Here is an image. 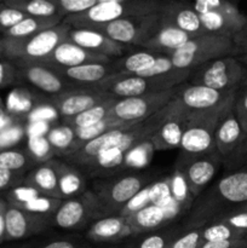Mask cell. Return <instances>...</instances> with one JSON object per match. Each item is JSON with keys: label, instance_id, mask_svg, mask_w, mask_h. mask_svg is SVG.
Wrapping results in <instances>:
<instances>
[{"label": "cell", "instance_id": "1", "mask_svg": "<svg viewBox=\"0 0 247 248\" xmlns=\"http://www.w3.org/2000/svg\"><path fill=\"white\" fill-rule=\"evenodd\" d=\"M247 202V167L229 171L198 196L184 229H199L234 212Z\"/></svg>", "mask_w": 247, "mask_h": 248}, {"label": "cell", "instance_id": "2", "mask_svg": "<svg viewBox=\"0 0 247 248\" xmlns=\"http://www.w3.org/2000/svg\"><path fill=\"white\" fill-rule=\"evenodd\" d=\"M234 99L235 97L220 106L210 109L189 110L186 127L179 145L181 155L178 162L188 161L194 157L216 152L215 131L225 111L232 106Z\"/></svg>", "mask_w": 247, "mask_h": 248}, {"label": "cell", "instance_id": "3", "mask_svg": "<svg viewBox=\"0 0 247 248\" xmlns=\"http://www.w3.org/2000/svg\"><path fill=\"white\" fill-rule=\"evenodd\" d=\"M190 73L191 69H176L167 74L155 77H138L127 73H115L92 87L108 92L119 99L128 98L173 89L186 82Z\"/></svg>", "mask_w": 247, "mask_h": 248}, {"label": "cell", "instance_id": "4", "mask_svg": "<svg viewBox=\"0 0 247 248\" xmlns=\"http://www.w3.org/2000/svg\"><path fill=\"white\" fill-rule=\"evenodd\" d=\"M70 28L69 24L62 21L57 26L44 29L28 38H1L0 58L14 63L45 61L60 44L68 40Z\"/></svg>", "mask_w": 247, "mask_h": 248}, {"label": "cell", "instance_id": "5", "mask_svg": "<svg viewBox=\"0 0 247 248\" xmlns=\"http://www.w3.org/2000/svg\"><path fill=\"white\" fill-rule=\"evenodd\" d=\"M165 4L166 2L161 0L101 1L82 14L64 17L63 22L69 24L72 28H93L124 17L159 12Z\"/></svg>", "mask_w": 247, "mask_h": 248}, {"label": "cell", "instance_id": "6", "mask_svg": "<svg viewBox=\"0 0 247 248\" xmlns=\"http://www.w3.org/2000/svg\"><path fill=\"white\" fill-rule=\"evenodd\" d=\"M246 72V67L236 56H225L194 68L186 82L234 93L241 89Z\"/></svg>", "mask_w": 247, "mask_h": 248}, {"label": "cell", "instance_id": "7", "mask_svg": "<svg viewBox=\"0 0 247 248\" xmlns=\"http://www.w3.org/2000/svg\"><path fill=\"white\" fill-rule=\"evenodd\" d=\"M152 177L148 173L126 174L111 181L98 183L93 194L98 202L99 216L121 215L131 200L136 198L143 189L149 186Z\"/></svg>", "mask_w": 247, "mask_h": 248}, {"label": "cell", "instance_id": "8", "mask_svg": "<svg viewBox=\"0 0 247 248\" xmlns=\"http://www.w3.org/2000/svg\"><path fill=\"white\" fill-rule=\"evenodd\" d=\"M176 69H191L216 58L236 56L232 38L216 34L194 36L182 47L169 55Z\"/></svg>", "mask_w": 247, "mask_h": 248}, {"label": "cell", "instance_id": "9", "mask_svg": "<svg viewBox=\"0 0 247 248\" xmlns=\"http://www.w3.org/2000/svg\"><path fill=\"white\" fill-rule=\"evenodd\" d=\"M191 7L199 14L207 34L232 39L247 26V16L232 0H193Z\"/></svg>", "mask_w": 247, "mask_h": 248}, {"label": "cell", "instance_id": "10", "mask_svg": "<svg viewBox=\"0 0 247 248\" xmlns=\"http://www.w3.org/2000/svg\"><path fill=\"white\" fill-rule=\"evenodd\" d=\"M161 24L159 11L154 14L124 17L90 29H96L106 34L115 43L127 47H142L159 31Z\"/></svg>", "mask_w": 247, "mask_h": 248}, {"label": "cell", "instance_id": "11", "mask_svg": "<svg viewBox=\"0 0 247 248\" xmlns=\"http://www.w3.org/2000/svg\"><path fill=\"white\" fill-rule=\"evenodd\" d=\"M177 93L178 86L143 96L116 99L109 116L124 123H139L164 109L176 98Z\"/></svg>", "mask_w": 247, "mask_h": 248}, {"label": "cell", "instance_id": "12", "mask_svg": "<svg viewBox=\"0 0 247 248\" xmlns=\"http://www.w3.org/2000/svg\"><path fill=\"white\" fill-rule=\"evenodd\" d=\"M101 218L93 191H84L80 195L63 200L52 216V227L63 230H80Z\"/></svg>", "mask_w": 247, "mask_h": 248}, {"label": "cell", "instance_id": "13", "mask_svg": "<svg viewBox=\"0 0 247 248\" xmlns=\"http://www.w3.org/2000/svg\"><path fill=\"white\" fill-rule=\"evenodd\" d=\"M52 227V218L36 215L7 203L5 212V240L28 239Z\"/></svg>", "mask_w": 247, "mask_h": 248}, {"label": "cell", "instance_id": "14", "mask_svg": "<svg viewBox=\"0 0 247 248\" xmlns=\"http://www.w3.org/2000/svg\"><path fill=\"white\" fill-rule=\"evenodd\" d=\"M222 164L223 159L217 150L202 156L194 157L188 161L178 162L186 188L194 198H198L205 191Z\"/></svg>", "mask_w": 247, "mask_h": 248}, {"label": "cell", "instance_id": "15", "mask_svg": "<svg viewBox=\"0 0 247 248\" xmlns=\"http://www.w3.org/2000/svg\"><path fill=\"white\" fill-rule=\"evenodd\" d=\"M189 110L178 98H174L169 106V113L162 125L149 140L155 150H171L179 148Z\"/></svg>", "mask_w": 247, "mask_h": 248}, {"label": "cell", "instance_id": "16", "mask_svg": "<svg viewBox=\"0 0 247 248\" xmlns=\"http://www.w3.org/2000/svg\"><path fill=\"white\" fill-rule=\"evenodd\" d=\"M18 78L44 93L57 96L73 89L72 84L56 70L40 62H16Z\"/></svg>", "mask_w": 247, "mask_h": 248}, {"label": "cell", "instance_id": "17", "mask_svg": "<svg viewBox=\"0 0 247 248\" xmlns=\"http://www.w3.org/2000/svg\"><path fill=\"white\" fill-rule=\"evenodd\" d=\"M113 97L108 92L94 87H73L63 93L53 96L52 103L60 115L65 120Z\"/></svg>", "mask_w": 247, "mask_h": 248}, {"label": "cell", "instance_id": "18", "mask_svg": "<svg viewBox=\"0 0 247 248\" xmlns=\"http://www.w3.org/2000/svg\"><path fill=\"white\" fill-rule=\"evenodd\" d=\"M133 124L136 123H131L128 125L123 126V127L111 130L109 132H106L103 135L98 136V137L93 138V140H89V142L85 143L77 150L70 153V154L64 155L65 162L75 167L92 165V162L96 161L98 157H101L102 155L108 153L111 148L115 147L119 140L124 136L125 131L130 126H132Z\"/></svg>", "mask_w": 247, "mask_h": 248}, {"label": "cell", "instance_id": "19", "mask_svg": "<svg viewBox=\"0 0 247 248\" xmlns=\"http://www.w3.org/2000/svg\"><path fill=\"white\" fill-rule=\"evenodd\" d=\"M169 106L170 103L164 109L157 111L156 114H154L150 118L130 126L125 131L123 137L116 143L115 147L111 148L108 153L114 152V155L116 157H120L123 155L127 154L131 149L137 147L139 143L149 140L156 133V131L159 130L160 126L162 125L164 120L166 119L167 113H169Z\"/></svg>", "mask_w": 247, "mask_h": 248}, {"label": "cell", "instance_id": "20", "mask_svg": "<svg viewBox=\"0 0 247 248\" xmlns=\"http://www.w3.org/2000/svg\"><path fill=\"white\" fill-rule=\"evenodd\" d=\"M86 239L94 244H116L133 237L127 216H106L93 220L86 230Z\"/></svg>", "mask_w": 247, "mask_h": 248}, {"label": "cell", "instance_id": "21", "mask_svg": "<svg viewBox=\"0 0 247 248\" xmlns=\"http://www.w3.org/2000/svg\"><path fill=\"white\" fill-rule=\"evenodd\" d=\"M68 40L75 45L90 51V52L98 53L106 57L115 60L123 57L127 46L115 43L106 34L90 28H70L68 33Z\"/></svg>", "mask_w": 247, "mask_h": 248}, {"label": "cell", "instance_id": "22", "mask_svg": "<svg viewBox=\"0 0 247 248\" xmlns=\"http://www.w3.org/2000/svg\"><path fill=\"white\" fill-rule=\"evenodd\" d=\"M236 92H222L201 85H190L188 82L179 85L177 98L188 110H203L220 106L232 99Z\"/></svg>", "mask_w": 247, "mask_h": 248}, {"label": "cell", "instance_id": "23", "mask_svg": "<svg viewBox=\"0 0 247 248\" xmlns=\"http://www.w3.org/2000/svg\"><path fill=\"white\" fill-rule=\"evenodd\" d=\"M161 23L172 26L191 36H200L207 34L201 23L200 16L191 7V5L181 1H169L160 10Z\"/></svg>", "mask_w": 247, "mask_h": 248}, {"label": "cell", "instance_id": "24", "mask_svg": "<svg viewBox=\"0 0 247 248\" xmlns=\"http://www.w3.org/2000/svg\"><path fill=\"white\" fill-rule=\"evenodd\" d=\"M113 61L111 58L90 52L73 44L72 41L65 40L60 44L45 61H41L40 63L50 65V67L70 68L86 64V63H110Z\"/></svg>", "mask_w": 247, "mask_h": 248}, {"label": "cell", "instance_id": "25", "mask_svg": "<svg viewBox=\"0 0 247 248\" xmlns=\"http://www.w3.org/2000/svg\"><path fill=\"white\" fill-rule=\"evenodd\" d=\"M232 106L225 111L215 131L216 150L222 156L223 161L236 150L247 136L235 116Z\"/></svg>", "mask_w": 247, "mask_h": 248}, {"label": "cell", "instance_id": "26", "mask_svg": "<svg viewBox=\"0 0 247 248\" xmlns=\"http://www.w3.org/2000/svg\"><path fill=\"white\" fill-rule=\"evenodd\" d=\"M50 67V65H48ZM64 78L70 84L82 85L85 87H92L106 79L111 74H115L116 68L114 61L110 63H86L70 68L51 67Z\"/></svg>", "mask_w": 247, "mask_h": 248}, {"label": "cell", "instance_id": "27", "mask_svg": "<svg viewBox=\"0 0 247 248\" xmlns=\"http://www.w3.org/2000/svg\"><path fill=\"white\" fill-rule=\"evenodd\" d=\"M23 182L24 186L35 189L40 195L61 199L58 174L53 161H45L34 167Z\"/></svg>", "mask_w": 247, "mask_h": 248}, {"label": "cell", "instance_id": "28", "mask_svg": "<svg viewBox=\"0 0 247 248\" xmlns=\"http://www.w3.org/2000/svg\"><path fill=\"white\" fill-rule=\"evenodd\" d=\"M191 38H194V36L176 28V27L161 24L159 31L140 48L150 51V52L171 55L174 51L178 50L179 47H182L184 44L188 43Z\"/></svg>", "mask_w": 247, "mask_h": 248}, {"label": "cell", "instance_id": "29", "mask_svg": "<svg viewBox=\"0 0 247 248\" xmlns=\"http://www.w3.org/2000/svg\"><path fill=\"white\" fill-rule=\"evenodd\" d=\"M166 211L160 206H147L127 216L133 236L154 232L170 224Z\"/></svg>", "mask_w": 247, "mask_h": 248}, {"label": "cell", "instance_id": "30", "mask_svg": "<svg viewBox=\"0 0 247 248\" xmlns=\"http://www.w3.org/2000/svg\"><path fill=\"white\" fill-rule=\"evenodd\" d=\"M53 162H55L56 171L58 174L61 199L67 200V199L74 198L84 193L86 182L81 172L68 162L57 161V160Z\"/></svg>", "mask_w": 247, "mask_h": 248}, {"label": "cell", "instance_id": "31", "mask_svg": "<svg viewBox=\"0 0 247 248\" xmlns=\"http://www.w3.org/2000/svg\"><path fill=\"white\" fill-rule=\"evenodd\" d=\"M183 225H166L164 228L145 232V234L133 236V240L128 242L124 248H166L174 237L184 232Z\"/></svg>", "mask_w": 247, "mask_h": 248}, {"label": "cell", "instance_id": "32", "mask_svg": "<svg viewBox=\"0 0 247 248\" xmlns=\"http://www.w3.org/2000/svg\"><path fill=\"white\" fill-rule=\"evenodd\" d=\"M63 21V17H50V18H41V17H31L27 16L26 18L22 19L19 23L10 28L5 33H2V38H11V39H22L28 38V36L34 35L44 29L51 28L53 26H57L58 23Z\"/></svg>", "mask_w": 247, "mask_h": 248}, {"label": "cell", "instance_id": "33", "mask_svg": "<svg viewBox=\"0 0 247 248\" xmlns=\"http://www.w3.org/2000/svg\"><path fill=\"white\" fill-rule=\"evenodd\" d=\"M131 123H124V121L116 120V119L110 118V116H107L104 120H102L101 123L96 124L93 126H90V127L85 128H77L75 131V138L73 140L72 145L67 149V152L63 153V155L70 154V153L75 152V150L79 149L80 147L87 143L89 140H93V138L98 137V136L103 135V133L109 132L111 130H115V128L123 127V126L128 125Z\"/></svg>", "mask_w": 247, "mask_h": 248}, {"label": "cell", "instance_id": "34", "mask_svg": "<svg viewBox=\"0 0 247 248\" xmlns=\"http://www.w3.org/2000/svg\"><path fill=\"white\" fill-rule=\"evenodd\" d=\"M116 99L119 98H116V97L109 98L107 101L101 102L97 106L92 107V108L87 109V110L82 111V113L77 114V115L73 116V118L65 119L64 125L69 126L73 130L90 127V126L96 125V124L101 123L102 120H104L109 115L110 109L113 108Z\"/></svg>", "mask_w": 247, "mask_h": 248}, {"label": "cell", "instance_id": "35", "mask_svg": "<svg viewBox=\"0 0 247 248\" xmlns=\"http://www.w3.org/2000/svg\"><path fill=\"white\" fill-rule=\"evenodd\" d=\"M159 55L160 53L150 52L142 48L140 51H135L125 57L123 56L120 58H116V61H114V64L118 73L138 74V73L149 69L156 62Z\"/></svg>", "mask_w": 247, "mask_h": 248}, {"label": "cell", "instance_id": "36", "mask_svg": "<svg viewBox=\"0 0 247 248\" xmlns=\"http://www.w3.org/2000/svg\"><path fill=\"white\" fill-rule=\"evenodd\" d=\"M5 4L18 9L19 11L31 17H41V18L63 17L55 2L51 0H6Z\"/></svg>", "mask_w": 247, "mask_h": 248}, {"label": "cell", "instance_id": "37", "mask_svg": "<svg viewBox=\"0 0 247 248\" xmlns=\"http://www.w3.org/2000/svg\"><path fill=\"white\" fill-rule=\"evenodd\" d=\"M34 165V159L28 152L18 148H5L0 150V169L24 173Z\"/></svg>", "mask_w": 247, "mask_h": 248}, {"label": "cell", "instance_id": "38", "mask_svg": "<svg viewBox=\"0 0 247 248\" xmlns=\"http://www.w3.org/2000/svg\"><path fill=\"white\" fill-rule=\"evenodd\" d=\"M202 241H222V240H247L237 230L222 222H213L201 228Z\"/></svg>", "mask_w": 247, "mask_h": 248}, {"label": "cell", "instance_id": "39", "mask_svg": "<svg viewBox=\"0 0 247 248\" xmlns=\"http://www.w3.org/2000/svg\"><path fill=\"white\" fill-rule=\"evenodd\" d=\"M62 201L63 200H61V199L39 195L36 196V198H34L33 200L28 201V202L26 203H22V205L17 206V207L23 208V210L28 211V212L36 213V215L46 216V217L52 218V216L55 215L56 210L60 207Z\"/></svg>", "mask_w": 247, "mask_h": 248}, {"label": "cell", "instance_id": "40", "mask_svg": "<svg viewBox=\"0 0 247 248\" xmlns=\"http://www.w3.org/2000/svg\"><path fill=\"white\" fill-rule=\"evenodd\" d=\"M75 138V131L69 126L64 125L61 127L53 128L47 135V140L53 148L61 150L62 153L67 152L68 148L72 145Z\"/></svg>", "mask_w": 247, "mask_h": 248}, {"label": "cell", "instance_id": "41", "mask_svg": "<svg viewBox=\"0 0 247 248\" xmlns=\"http://www.w3.org/2000/svg\"><path fill=\"white\" fill-rule=\"evenodd\" d=\"M56 4L63 17L79 15L87 11L98 2V0H51Z\"/></svg>", "mask_w": 247, "mask_h": 248}, {"label": "cell", "instance_id": "42", "mask_svg": "<svg viewBox=\"0 0 247 248\" xmlns=\"http://www.w3.org/2000/svg\"><path fill=\"white\" fill-rule=\"evenodd\" d=\"M202 242L201 228L185 229L178 236L174 237L166 248H199Z\"/></svg>", "mask_w": 247, "mask_h": 248}, {"label": "cell", "instance_id": "43", "mask_svg": "<svg viewBox=\"0 0 247 248\" xmlns=\"http://www.w3.org/2000/svg\"><path fill=\"white\" fill-rule=\"evenodd\" d=\"M26 17L27 15L24 12L19 11L18 9H15L5 2H1L0 4V31L5 33Z\"/></svg>", "mask_w": 247, "mask_h": 248}, {"label": "cell", "instance_id": "44", "mask_svg": "<svg viewBox=\"0 0 247 248\" xmlns=\"http://www.w3.org/2000/svg\"><path fill=\"white\" fill-rule=\"evenodd\" d=\"M223 164L229 171L247 167V136L241 144L236 148V150L223 161Z\"/></svg>", "mask_w": 247, "mask_h": 248}, {"label": "cell", "instance_id": "45", "mask_svg": "<svg viewBox=\"0 0 247 248\" xmlns=\"http://www.w3.org/2000/svg\"><path fill=\"white\" fill-rule=\"evenodd\" d=\"M232 109L242 130L247 135V89H240L236 92Z\"/></svg>", "mask_w": 247, "mask_h": 248}, {"label": "cell", "instance_id": "46", "mask_svg": "<svg viewBox=\"0 0 247 248\" xmlns=\"http://www.w3.org/2000/svg\"><path fill=\"white\" fill-rule=\"evenodd\" d=\"M172 70H176V68L172 64L171 57L169 55H162L160 53L159 57H157L156 62L149 68V69L144 70L142 73H138V77H155V75H162L167 74V73L172 72Z\"/></svg>", "mask_w": 247, "mask_h": 248}, {"label": "cell", "instance_id": "47", "mask_svg": "<svg viewBox=\"0 0 247 248\" xmlns=\"http://www.w3.org/2000/svg\"><path fill=\"white\" fill-rule=\"evenodd\" d=\"M216 222H222L241 232L247 239V212H230Z\"/></svg>", "mask_w": 247, "mask_h": 248}, {"label": "cell", "instance_id": "48", "mask_svg": "<svg viewBox=\"0 0 247 248\" xmlns=\"http://www.w3.org/2000/svg\"><path fill=\"white\" fill-rule=\"evenodd\" d=\"M18 79V69L11 61L0 58V89L10 86Z\"/></svg>", "mask_w": 247, "mask_h": 248}, {"label": "cell", "instance_id": "49", "mask_svg": "<svg viewBox=\"0 0 247 248\" xmlns=\"http://www.w3.org/2000/svg\"><path fill=\"white\" fill-rule=\"evenodd\" d=\"M24 173H19V172H12L9 170L0 169V191H4L6 189L15 186L21 182L24 181Z\"/></svg>", "mask_w": 247, "mask_h": 248}, {"label": "cell", "instance_id": "50", "mask_svg": "<svg viewBox=\"0 0 247 248\" xmlns=\"http://www.w3.org/2000/svg\"><path fill=\"white\" fill-rule=\"evenodd\" d=\"M199 248H247V240H222L205 241Z\"/></svg>", "mask_w": 247, "mask_h": 248}, {"label": "cell", "instance_id": "51", "mask_svg": "<svg viewBox=\"0 0 247 248\" xmlns=\"http://www.w3.org/2000/svg\"><path fill=\"white\" fill-rule=\"evenodd\" d=\"M35 248H90L80 240H70V239H61L53 240V241L47 242L40 247Z\"/></svg>", "mask_w": 247, "mask_h": 248}, {"label": "cell", "instance_id": "52", "mask_svg": "<svg viewBox=\"0 0 247 248\" xmlns=\"http://www.w3.org/2000/svg\"><path fill=\"white\" fill-rule=\"evenodd\" d=\"M21 130L18 127H6L0 132V150L5 149V147L12 144L18 140L21 135Z\"/></svg>", "mask_w": 247, "mask_h": 248}, {"label": "cell", "instance_id": "53", "mask_svg": "<svg viewBox=\"0 0 247 248\" xmlns=\"http://www.w3.org/2000/svg\"><path fill=\"white\" fill-rule=\"evenodd\" d=\"M232 41L236 50V56L247 55V26L232 38Z\"/></svg>", "mask_w": 247, "mask_h": 248}, {"label": "cell", "instance_id": "54", "mask_svg": "<svg viewBox=\"0 0 247 248\" xmlns=\"http://www.w3.org/2000/svg\"><path fill=\"white\" fill-rule=\"evenodd\" d=\"M7 208V201L0 199V244L5 240V212Z\"/></svg>", "mask_w": 247, "mask_h": 248}, {"label": "cell", "instance_id": "55", "mask_svg": "<svg viewBox=\"0 0 247 248\" xmlns=\"http://www.w3.org/2000/svg\"><path fill=\"white\" fill-rule=\"evenodd\" d=\"M236 57L239 58V60L241 61L242 63H244V65H245V67H246V69H247V55H245V56H236ZM241 89H247V72H246V77H245L244 82H242Z\"/></svg>", "mask_w": 247, "mask_h": 248}, {"label": "cell", "instance_id": "56", "mask_svg": "<svg viewBox=\"0 0 247 248\" xmlns=\"http://www.w3.org/2000/svg\"><path fill=\"white\" fill-rule=\"evenodd\" d=\"M234 212H247V202L242 205L240 208H237L236 211H234Z\"/></svg>", "mask_w": 247, "mask_h": 248}, {"label": "cell", "instance_id": "57", "mask_svg": "<svg viewBox=\"0 0 247 248\" xmlns=\"http://www.w3.org/2000/svg\"><path fill=\"white\" fill-rule=\"evenodd\" d=\"M101 1H123V0H98V2Z\"/></svg>", "mask_w": 247, "mask_h": 248}, {"label": "cell", "instance_id": "58", "mask_svg": "<svg viewBox=\"0 0 247 248\" xmlns=\"http://www.w3.org/2000/svg\"><path fill=\"white\" fill-rule=\"evenodd\" d=\"M12 248H33V247H31L27 245V246H17V247H12Z\"/></svg>", "mask_w": 247, "mask_h": 248}, {"label": "cell", "instance_id": "59", "mask_svg": "<svg viewBox=\"0 0 247 248\" xmlns=\"http://www.w3.org/2000/svg\"><path fill=\"white\" fill-rule=\"evenodd\" d=\"M2 114H5V111L2 110V108H1V107H0V115H2Z\"/></svg>", "mask_w": 247, "mask_h": 248}, {"label": "cell", "instance_id": "60", "mask_svg": "<svg viewBox=\"0 0 247 248\" xmlns=\"http://www.w3.org/2000/svg\"><path fill=\"white\" fill-rule=\"evenodd\" d=\"M6 1V0H0V2H5Z\"/></svg>", "mask_w": 247, "mask_h": 248}, {"label": "cell", "instance_id": "61", "mask_svg": "<svg viewBox=\"0 0 247 248\" xmlns=\"http://www.w3.org/2000/svg\"><path fill=\"white\" fill-rule=\"evenodd\" d=\"M0 107H1V98H0Z\"/></svg>", "mask_w": 247, "mask_h": 248}]
</instances>
